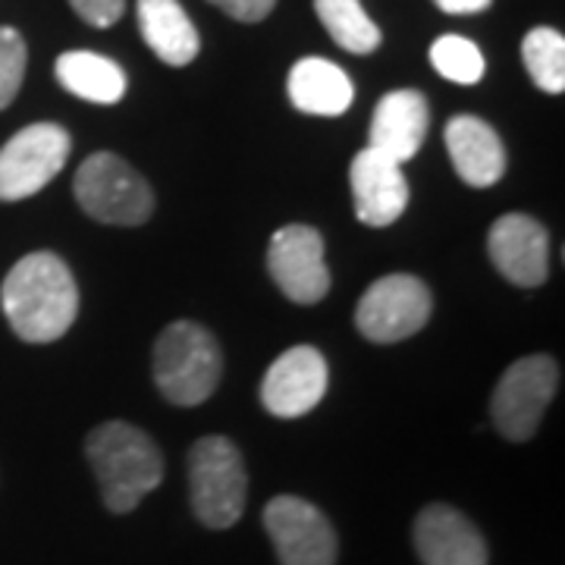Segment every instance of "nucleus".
I'll return each instance as SVG.
<instances>
[{"label": "nucleus", "mask_w": 565, "mask_h": 565, "mask_svg": "<svg viewBox=\"0 0 565 565\" xmlns=\"http://www.w3.org/2000/svg\"><path fill=\"white\" fill-rule=\"evenodd\" d=\"M0 305L20 340L54 343L76 323L79 289L63 258L54 252H32L7 274Z\"/></svg>", "instance_id": "obj_1"}, {"label": "nucleus", "mask_w": 565, "mask_h": 565, "mask_svg": "<svg viewBox=\"0 0 565 565\" xmlns=\"http://www.w3.org/2000/svg\"><path fill=\"white\" fill-rule=\"evenodd\" d=\"M85 456L98 478L104 503L126 515L163 481V459L154 440L136 424L107 422L85 440Z\"/></svg>", "instance_id": "obj_2"}, {"label": "nucleus", "mask_w": 565, "mask_h": 565, "mask_svg": "<svg viewBox=\"0 0 565 565\" xmlns=\"http://www.w3.org/2000/svg\"><path fill=\"white\" fill-rule=\"evenodd\" d=\"M223 355L217 340L195 321L170 323L154 343V384L163 399L182 408L207 403L221 384Z\"/></svg>", "instance_id": "obj_3"}, {"label": "nucleus", "mask_w": 565, "mask_h": 565, "mask_svg": "<svg viewBox=\"0 0 565 565\" xmlns=\"http://www.w3.org/2000/svg\"><path fill=\"white\" fill-rule=\"evenodd\" d=\"M189 490L192 509L202 525L223 531L245 512L248 475L243 452L226 437H202L189 452Z\"/></svg>", "instance_id": "obj_4"}, {"label": "nucleus", "mask_w": 565, "mask_h": 565, "mask_svg": "<svg viewBox=\"0 0 565 565\" xmlns=\"http://www.w3.org/2000/svg\"><path fill=\"white\" fill-rule=\"evenodd\" d=\"M73 195L92 221L110 226H139L154 211L151 185L141 180L136 167L110 151H98L82 161L73 180Z\"/></svg>", "instance_id": "obj_5"}, {"label": "nucleus", "mask_w": 565, "mask_h": 565, "mask_svg": "<svg viewBox=\"0 0 565 565\" xmlns=\"http://www.w3.org/2000/svg\"><path fill=\"white\" fill-rule=\"evenodd\" d=\"M556 390H559V364L550 355H527L512 367H505L490 399L497 430L515 444L531 440Z\"/></svg>", "instance_id": "obj_6"}, {"label": "nucleus", "mask_w": 565, "mask_h": 565, "mask_svg": "<svg viewBox=\"0 0 565 565\" xmlns=\"http://www.w3.org/2000/svg\"><path fill=\"white\" fill-rule=\"evenodd\" d=\"M430 289L412 274H390L364 289L355 308V327L371 343H403L430 321Z\"/></svg>", "instance_id": "obj_7"}, {"label": "nucleus", "mask_w": 565, "mask_h": 565, "mask_svg": "<svg viewBox=\"0 0 565 565\" xmlns=\"http://www.w3.org/2000/svg\"><path fill=\"white\" fill-rule=\"evenodd\" d=\"M73 139L57 122H32L0 148V202L41 192L66 167Z\"/></svg>", "instance_id": "obj_8"}, {"label": "nucleus", "mask_w": 565, "mask_h": 565, "mask_svg": "<svg viewBox=\"0 0 565 565\" xmlns=\"http://www.w3.org/2000/svg\"><path fill=\"white\" fill-rule=\"evenodd\" d=\"M264 527L280 565H337V531L302 497H274L264 505Z\"/></svg>", "instance_id": "obj_9"}, {"label": "nucleus", "mask_w": 565, "mask_h": 565, "mask_svg": "<svg viewBox=\"0 0 565 565\" xmlns=\"http://www.w3.org/2000/svg\"><path fill=\"white\" fill-rule=\"evenodd\" d=\"M267 270L296 305L321 302L330 292V270L323 264V236L315 226L289 223L270 236Z\"/></svg>", "instance_id": "obj_10"}, {"label": "nucleus", "mask_w": 565, "mask_h": 565, "mask_svg": "<svg viewBox=\"0 0 565 565\" xmlns=\"http://www.w3.org/2000/svg\"><path fill=\"white\" fill-rule=\"evenodd\" d=\"M330 386V371L315 345H292L267 367L262 403L277 418H302L318 408Z\"/></svg>", "instance_id": "obj_11"}, {"label": "nucleus", "mask_w": 565, "mask_h": 565, "mask_svg": "<svg viewBox=\"0 0 565 565\" xmlns=\"http://www.w3.org/2000/svg\"><path fill=\"white\" fill-rule=\"evenodd\" d=\"M487 252L493 267L515 286L534 289L550 274V236L527 214H503L490 226Z\"/></svg>", "instance_id": "obj_12"}, {"label": "nucleus", "mask_w": 565, "mask_h": 565, "mask_svg": "<svg viewBox=\"0 0 565 565\" xmlns=\"http://www.w3.org/2000/svg\"><path fill=\"white\" fill-rule=\"evenodd\" d=\"M349 185L355 199V214L364 226H390L408 207V182L399 163L362 148L349 163Z\"/></svg>", "instance_id": "obj_13"}, {"label": "nucleus", "mask_w": 565, "mask_h": 565, "mask_svg": "<svg viewBox=\"0 0 565 565\" xmlns=\"http://www.w3.org/2000/svg\"><path fill=\"white\" fill-rule=\"evenodd\" d=\"M427 129H430V110L422 92L396 88V92H386L374 107L367 148L403 167L418 154V148L427 139Z\"/></svg>", "instance_id": "obj_14"}, {"label": "nucleus", "mask_w": 565, "mask_h": 565, "mask_svg": "<svg viewBox=\"0 0 565 565\" xmlns=\"http://www.w3.org/2000/svg\"><path fill=\"white\" fill-rule=\"evenodd\" d=\"M415 550L424 565H487L481 531L459 509L434 503L415 519Z\"/></svg>", "instance_id": "obj_15"}, {"label": "nucleus", "mask_w": 565, "mask_h": 565, "mask_svg": "<svg viewBox=\"0 0 565 565\" xmlns=\"http://www.w3.org/2000/svg\"><path fill=\"white\" fill-rule=\"evenodd\" d=\"M446 151L456 173L475 189H487L503 180L505 173V148L497 129L481 117L459 114L446 122Z\"/></svg>", "instance_id": "obj_16"}, {"label": "nucleus", "mask_w": 565, "mask_h": 565, "mask_svg": "<svg viewBox=\"0 0 565 565\" xmlns=\"http://www.w3.org/2000/svg\"><path fill=\"white\" fill-rule=\"evenodd\" d=\"M289 102L296 110L311 117H340L349 110L355 98L352 79L343 73V66L323 57H305L289 70Z\"/></svg>", "instance_id": "obj_17"}, {"label": "nucleus", "mask_w": 565, "mask_h": 565, "mask_svg": "<svg viewBox=\"0 0 565 565\" xmlns=\"http://www.w3.org/2000/svg\"><path fill=\"white\" fill-rule=\"evenodd\" d=\"M136 13L141 39L167 66H185L199 57L202 39L180 0H139Z\"/></svg>", "instance_id": "obj_18"}, {"label": "nucleus", "mask_w": 565, "mask_h": 565, "mask_svg": "<svg viewBox=\"0 0 565 565\" xmlns=\"http://www.w3.org/2000/svg\"><path fill=\"white\" fill-rule=\"evenodd\" d=\"M57 82L70 95L92 104H117L126 95V73L117 61L95 51H66L54 63Z\"/></svg>", "instance_id": "obj_19"}, {"label": "nucleus", "mask_w": 565, "mask_h": 565, "mask_svg": "<svg viewBox=\"0 0 565 565\" xmlns=\"http://www.w3.org/2000/svg\"><path fill=\"white\" fill-rule=\"evenodd\" d=\"M318 20L343 51L371 54L381 47V29L364 13L362 0H315Z\"/></svg>", "instance_id": "obj_20"}, {"label": "nucleus", "mask_w": 565, "mask_h": 565, "mask_svg": "<svg viewBox=\"0 0 565 565\" xmlns=\"http://www.w3.org/2000/svg\"><path fill=\"white\" fill-rule=\"evenodd\" d=\"M522 61L527 66V76L546 95H563L565 92V39L563 32L537 25L522 41Z\"/></svg>", "instance_id": "obj_21"}, {"label": "nucleus", "mask_w": 565, "mask_h": 565, "mask_svg": "<svg viewBox=\"0 0 565 565\" xmlns=\"http://www.w3.org/2000/svg\"><path fill=\"white\" fill-rule=\"evenodd\" d=\"M430 63L434 70L449 82L459 85H475L484 79V54L475 41L462 39V35H440L430 47Z\"/></svg>", "instance_id": "obj_22"}, {"label": "nucleus", "mask_w": 565, "mask_h": 565, "mask_svg": "<svg viewBox=\"0 0 565 565\" xmlns=\"http://www.w3.org/2000/svg\"><path fill=\"white\" fill-rule=\"evenodd\" d=\"M25 41L17 29L0 25V110H7L13 98L20 95V85L25 79Z\"/></svg>", "instance_id": "obj_23"}, {"label": "nucleus", "mask_w": 565, "mask_h": 565, "mask_svg": "<svg viewBox=\"0 0 565 565\" xmlns=\"http://www.w3.org/2000/svg\"><path fill=\"white\" fill-rule=\"evenodd\" d=\"M70 7L95 29H110L122 17L126 0H70Z\"/></svg>", "instance_id": "obj_24"}, {"label": "nucleus", "mask_w": 565, "mask_h": 565, "mask_svg": "<svg viewBox=\"0 0 565 565\" xmlns=\"http://www.w3.org/2000/svg\"><path fill=\"white\" fill-rule=\"evenodd\" d=\"M211 3L239 22H262L277 7V0H211Z\"/></svg>", "instance_id": "obj_25"}, {"label": "nucleus", "mask_w": 565, "mask_h": 565, "mask_svg": "<svg viewBox=\"0 0 565 565\" xmlns=\"http://www.w3.org/2000/svg\"><path fill=\"white\" fill-rule=\"evenodd\" d=\"M444 13H452V17H468V13H481L487 10L493 0H434Z\"/></svg>", "instance_id": "obj_26"}]
</instances>
